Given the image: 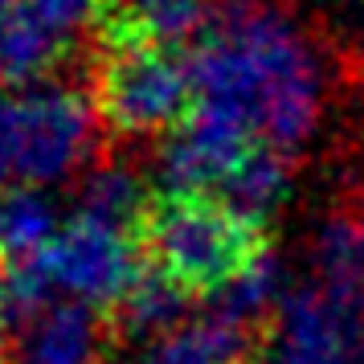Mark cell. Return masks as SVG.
I'll return each mask as SVG.
<instances>
[{
    "mask_svg": "<svg viewBox=\"0 0 364 364\" xmlns=\"http://www.w3.org/2000/svg\"><path fill=\"white\" fill-rule=\"evenodd\" d=\"M188 66L193 111L221 119L250 144L299 156L328 119V50L287 0H221Z\"/></svg>",
    "mask_w": 364,
    "mask_h": 364,
    "instance_id": "6da1fadb",
    "label": "cell"
},
{
    "mask_svg": "<svg viewBox=\"0 0 364 364\" xmlns=\"http://www.w3.org/2000/svg\"><path fill=\"white\" fill-rule=\"evenodd\" d=\"M99 123V102L74 82H0V188H58L82 176L95 164Z\"/></svg>",
    "mask_w": 364,
    "mask_h": 364,
    "instance_id": "7a4b0ae2",
    "label": "cell"
},
{
    "mask_svg": "<svg viewBox=\"0 0 364 364\" xmlns=\"http://www.w3.org/2000/svg\"><path fill=\"white\" fill-rule=\"evenodd\" d=\"M144 246L160 270L213 295L262 250V230L209 197H168L144 221Z\"/></svg>",
    "mask_w": 364,
    "mask_h": 364,
    "instance_id": "3957f363",
    "label": "cell"
},
{
    "mask_svg": "<svg viewBox=\"0 0 364 364\" xmlns=\"http://www.w3.org/2000/svg\"><path fill=\"white\" fill-rule=\"evenodd\" d=\"M95 102L102 123L119 135L172 132L197 107L193 66L164 46L115 41V50L102 58Z\"/></svg>",
    "mask_w": 364,
    "mask_h": 364,
    "instance_id": "277c9868",
    "label": "cell"
},
{
    "mask_svg": "<svg viewBox=\"0 0 364 364\" xmlns=\"http://www.w3.org/2000/svg\"><path fill=\"white\" fill-rule=\"evenodd\" d=\"M37 262L46 270L53 295L90 307L119 303L144 270L132 230L107 225L86 213H70L58 237L37 254Z\"/></svg>",
    "mask_w": 364,
    "mask_h": 364,
    "instance_id": "5b68a950",
    "label": "cell"
},
{
    "mask_svg": "<svg viewBox=\"0 0 364 364\" xmlns=\"http://www.w3.org/2000/svg\"><path fill=\"white\" fill-rule=\"evenodd\" d=\"M258 364H364V303L331 295L315 279L291 287Z\"/></svg>",
    "mask_w": 364,
    "mask_h": 364,
    "instance_id": "8992f818",
    "label": "cell"
},
{
    "mask_svg": "<svg viewBox=\"0 0 364 364\" xmlns=\"http://www.w3.org/2000/svg\"><path fill=\"white\" fill-rule=\"evenodd\" d=\"M99 0H17L0 29V82H37L82 46Z\"/></svg>",
    "mask_w": 364,
    "mask_h": 364,
    "instance_id": "52a82bcc",
    "label": "cell"
},
{
    "mask_svg": "<svg viewBox=\"0 0 364 364\" xmlns=\"http://www.w3.org/2000/svg\"><path fill=\"white\" fill-rule=\"evenodd\" d=\"M250 148L258 144H250L221 119L193 111L156 151V181L168 197H213Z\"/></svg>",
    "mask_w": 364,
    "mask_h": 364,
    "instance_id": "ba28073f",
    "label": "cell"
},
{
    "mask_svg": "<svg viewBox=\"0 0 364 364\" xmlns=\"http://www.w3.org/2000/svg\"><path fill=\"white\" fill-rule=\"evenodd\" d=\"M107 360V323L99 307L58 299L29 319L17 336L13 364H102Z\"/></svg>",
    "mask_w": 364,
    "mask_h": 364,
    "instance_id": "9c48e42d",
    "label": "cell"
},
{
    "mask_svg": "<svg viewBox=\"0 0 364 364\" xmlns=\"http://www.w3.org/2000/svg\"><path fill=\"white\" fill-rule=\"evenodd\" d=\"M123 364H254L250 360V328L225 315H200L181 328L132 344Z\"/></svg>",
    "mask_w": 364,
    "mask_h": 364,
    "instance_id": "30bf717a",
    "label": "cell"
},
{
    "mask_svg": "<svg viewBox=\"0 0 364 364\" xmlns=\"http://www.w3.org/2000/svg\"><path fill=\"white\" fill-rule=\"evenodd\" d=\"M295 193V168H291V156H282L274 148H250L237 168L221 181L213 197L233 209V213L250 221L254 230H266L274 217L287 209V200Z\"/></svg>",
    "mask_w": 364,
    "mask_h": 364,
    "instance_id": "8fae6325",
    "label": "cell"
},
{
    "mask_svg": "<svg viewBox=\"0 0 364 364\" xmlns=\"http://www.w3.org/2000/svg\"><path fill=\"white\" fill-rule=\"evenodd\" d=\"M193 287L181 282L176 274H168L160 266L151 270H139V279L127 287V295L119 299V331L139 344V340H151V336H164V331L188 323L193 315Z\"/></svg>",
    "mask_w": 364,
    "mask_h": 364,
    "instance_id": "7c38bea8",
    "label": "cell"
},
{
    "mask_svg": "<svg viewBox=\"0 0 364 364\" xmlns=\"http://www.w3.org/2000/svg\"><path fill=\"white\" fill-rule=\"evenodd\" d=\"M311 279L331 295L364 303V217L352 209L328 213L311 233Z\"/></svg>",
    "mask_w": 364,
    "mask_h": 364,
    "instance_id": "4fadbf2b",
    "label": "cell"
},
{
    "mask_svg": "<svg viewBox=\"0 0 364 364\" xmlns=\"http://www.w3.org/2000/svg\"><path fill=\"white\" fill-rule=\"evenodd\" d=\"M221 0H123L115 17V41H144V46H188L213 21Z\"/></svg>",
    "mask_w": 364,
    "mask_h": 364,
    "instance_id": "5bb4252c",
    "label": "cell"
},
{
    "mask_svg": "<svg viewBox=\"0 0 364 364\" xmlns=\"http://www.w3.org/2000/svg\"><path fill=\"white\" fill-rule=\"evenodd\" d=\"M74 213L99 217V221H107V225H119V230L135 233V225H144L148 213H151L148 181H144L132 164H123V160L90 164L82 176H78Z\"/></svg>",
    "mask_w": 364,
    "mask_h": 364,
    "instance_id": "9a60e30c",
    "label": "cell"
},
{
    "mask_svg": "<svg viewBox=\"0 0 364 364\" xmlns=\"http://www.w3.org/2000/svg\"><path fill=\"white\" fill-rule=\"evenodd\" d=\"M287 291H291V274H287L282 258L270 254V250H258L230 282H221L213 295H209L213 299L209 311L225 315V319L242 323V328H254L262 319H274V311H279V303L287 299Z\"/></svg>",
    "mask_w": 364,
    "mask_h": 364,
    "instance_id": "2e32d148",
    "label": "cell"
},
{
    "mask_svg": "<svg viewBox=\"0 0 364 364\" xmlns=\"http://www.w3.org/2000/svg\"><path fill=\"white\" fill-rule=\"evenodd\" d=\"M62 209L50 197V188L13 184L0 188V262L37 258L62 230Z\"/></svg>",
    "mask_w": 364,
    "mask_h": 364,
    "instance_id": "e0dca14e",
    "label": "cell"
},
{
    "mask_svg": "<svg viewBox=\"0 0 364 364\" xmlns=\"http://www.w3.org/2000/svg\"><path fill=\"white\" fill-rule=\"evenodd\" d=\"M58 303L50 279L37 258H17V262H0V328H25L29 319Z\"/></svg>",
    "mask_w": 364,
    "mask_h": 364,
    "instance_id": "ac0fdd59",
    "label": "cell"
}]
</instances>
